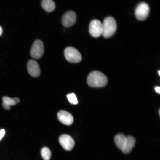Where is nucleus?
<instances>
[{
	"label": "nucleus",
	"mask_w": 160,
	"mask_h": 160,
	"mask_svg": "<svg viewBox=\"0 0 160 160\" xmlns=\"http://www.w3.org/2000/svg\"><path fill=\"white\" fill-rule=\"evenodd\" d=\"M41 154L44 160H49L51 156V152L47 147L43 148L41 150Z\"/></svg>",
	"instance_id": "obj_15"
},
{
	"label": "nucleus",
	"mask_w": 160,
	"mask_h": 160,
	"mask_svg": "<svg viewBox=\"0 0 160 160\" xmlns=\"http://www.w3.org/2000/svg\"><path fill=\"white\" fill-rule=\"evenodd\" d=\"M155 90L156 92L159 94L160 93V87L159 86H156L155 87Z\"/></svg>",
	"instance_id": "obj_18"
},
{
	"label": "nucleus",
	"mask_w": 160,
	"mask_h": 160,
	"mask_svg": "<svg viewBox=\"0 0 160 160\" xmlns=\"http://www.w3.org/2000/svg\"><path fill=\"white\" fill-rule=\"evenodd\" d=\"M64 55L66 60L71 63H78L82 59L81 55L75 48L68 47L64 51Z\"/></svg>",
	"instance_id": "obj_3"
},
{
	"label": "nucleus",
	"mask_w": 160,
	"mask_h": 160,
	"mask_svg": "<svg viewBox=\"0 0 160 160\" xmlns=\"http://www.w3.org/2000/svg\"><path fill=\"white\" fill-rule=\"evenodd\" d=\"M114 140L117 147L122 150L126 142V137L123 134L119 133L116 135Z\"/></svg>",
	"instance_id": "obj_13"
},
{
	"label": "nucleus",
	"mask_w": 160,
	"mask_h": 160,
	"mask_svg": "<svg viewBox=\"0 0 160 160\" xmlns=\"http://www.w3.org/2000/svg\"><path fill=\"white\" fill-rule=\"evenodd\" d=\"M89 32L91 35L93 37H99L102 34V23L97 19L92 20L89 24Z\"/></svg>",
	"instance_id": "obj_6"
},
{
	"label": "nucleus",
	"mask_w": 160,
	"mask_h": 160,
	"mask_svg": "<svg viewBox=\"0 0 160 160\" xmlns=\"http://www.w3.org/2000/svg\"><path fill=\"white\" fill-rule=\"evenodd\" d=\"M2 32V28L0 26V36L1 35Z\"/></svg>",
	"instance_id": "obj_19"
},
{
	"label": "nucleus",
	"mask_w": 160,
	"mask_h": 160,
	"mask_svg": "<svg viewBox=\"0 0 160 160\" xmlns=\"http://www.w3.org/2000/svg\"><path fill=\"white\" fill-rule=\"evenodd\" d=\"M135 142V140L132 136H128L127 137L125 144L122 150L123 153L125 154L129 153L134 146Z\"/></svg>",
	"instance_id": "obj_12"
},
{
	"label": "nucleus",
	"mask_w": 160,
	"mask_h": 160,
	"mask_svg": "<svg viewBox=\"0 0 160 160\" xmlns=\"http://www.w3.org/2000/svg\"><path fill=\"white\" fill-rule=\"evenodd\" d=\"M2 100V106L4 109L7 110H9L10 106L14 105L20 102L19 99L18 98H12L7 96L3 97Z\"/></svg>",
	"instance_id": "obj_11"
},
{
	"label": "nucleus",
	"mask_w": 160,
	"mask_h": 160,
	"mask_svg": "<svg viewBox=\"0 0 160 160\" xmlns=\"http://www.w3.org/2000/svg\"><path fill=\"white\" fill-rule=\"evenodd\" d=\"M76 16L73 11H69L65 13L62 19V23L65 27H69L73 25L75 22Z\"/></svg>",
	"instance_id": "obj_9"
},
{
	"label": "nucleus",
	"mask_w": 160,
	"mask_h": 160,
	"mask_svg": "<svg viewBox=\"0 0 160 160\" xmlns=\"http://www.w3.org/2000/svg\"><path fill=\"white\" fill-rule=\"evenodd\" d=\"M5 133V131L4 129L0 130V140L3 137Z\"/></svg>",
	"instance_id": "obj_17"
},
{
	"label": "nucleus",
	"mask_w": 160,
	"mask_h": 160,
	"mask_svg": "<svg viewBox=\"0 0 160 160\" xmlns=\"http://www.w3.org/2000/svg\"><path fill=\"white\" fill-rule=\"evenodd\" d=\"M57 117L60 122L67 125H71L73 121V118L72 115L64 110L59 111L57 114Z\"/></svg>",
	"instance_id": "obj_10"
},
{
	"label": "nucleus",
	"mask_w": 160,
	"mask_h": 160,
	"mask_svg": "<svg viewBox=\"0 0 160 160\" xmlns=\"http://www.w3.org/2000/svg\"><path fill=\"white\" fill-rule=\"evenodd\" d=\"M158 73H159V75H160V70H159L158 71Z\"/></svg>",
	"instance_id": "obj_20"
},
{
	"label": "nucleus",
	"mask_w": 160,
	"mask_h": 160,
	"mask_svg": "<svg viewBox=\"0 0 160 160\" xmlns=\"http://www.w3.org/2000/svg\"><path fill=\"white\" fill-rule=\"evenodd\" d=\"M160 110H159V115H160Z\"/></svg>",
	"instance_id": "obj_21"
},
{
	"label": "nucleus",
	"mask_w": 160,
	"mask_h": 160,
	"mask_svg": "<svg viewBox=\"0 0 160 160\" xmlns=\"http://www.w3.org/2000/svg\"><path fill=\"white\" fill-rule=\"evenodd\" d=\"M27 69L29 74L33 77H37L40 74L39 65L37 62L33 60L30 59L28 61Z\"/></svg>",
	"instance_id": "obj_8"
},
{
	"label": "nucleus",
	"mask_w": 160,
	"mask_h": 160,
	"mask_svg": "<svg viewBox=\"0 0 160 160\" xmlns=\"http://www.w3.org/2000/svg\"><path fill=\"white\" fill-rule=\"evenodd\" d=\"M41 5L44 9L48 12L53 11L55 7V4L52 0H43Z\"/></svg>",
	"instance_id": "obj_14"
},
{
	"label": "nucleus",
	"mask_w": 160,
	"mask_h": 160,
	"mask_svg": "<svg viewBox=\"0 0 160 160\" xmlns=\"http://www.w3.org/2000/svg\"><path fill=\"white\" fill-rule=\"evenodd\" d=\"M67 97L69 102L72 104H77L78 100L75 95L73 93L69 94L67 95Z\"/></svg>",
	"instance_id": "obj_16"
},
{
	"label": "nucleus",
	"mask_w": 160,
	"mask_h": 160,
	"mask_svg": "<svg viewBox=\"0 0 160 160\" xmlns=\"http://www.w3.org/2000/svg\"><path fill=\"white\" fill-rule=\"evenodd\" d=\"M102 35L105 38H109L113 35L115 32L117 24L115 20L112 17L105 18L102 23Z\"/></svg>",
	"instance_id": "obj_2"
},
{
	"label": "nucleus",
	"mask_w": 160,
	"mask_h": 160,
	"mask_svg": "<svg viewBox=\"0 0 160 160\" xmlns=\"http://www.w3.org/2000/svg\"><path fill=\"white\" fill-rule=\"evenodd\" d=\"M87 81L88 85L91 87L100 88L105 86L108 80L107 77L102 72L95 71L89 74Z\"/></svg>",
	"instance_id": "obj_1"
},
{
	"label": "nucleus",
	"mask_w": 160,
	"mask_h": 160,
	"mask_svg": "<svg viewBox=\"0 0 160 160\" xmlns=\"http://www.w3.org/2000/svg\"><path fill=\"white\" fill-rule=\"evenodd\" d=\"M43 43L40 40H36L33 42L30 51V55L35 59H39L42 56L44 52Z\"/></svg>",
	"instance_id": "obj_4"
},
{
	"label": "nucleus",
	"mask_w": 160,
	"mask_h": 160,
	"mask_svg": "<svg viewBox=\"0 0 160 160\" xmlns=\"http://www.w3.org/2000/svg\"><path fill=\"white\" fill-rule=\"evenodd\" d=\"M59 142L62 147L65 150L69 151L74 147L75 143L72 137L67 134H63L59 138Z\"/></svg>",
	"instance_id": "obj_7"
},
{
	"label": "nucleus",
	"mask_w": 160,
	"mask_h": 160,
	"mask_svg": "<svg viewBox=\"0 0 160 160\" xmlns=\"http://www.w3.org/2000/svg\"><path fill=\"white\" fill-rule=\"evenodd\" d=\"M149 10V7L148 5L145 3L141 2L137 6L135 9V17L139 20H144L148 17Z\"/></svg>",
	"instance_id": "obj_5"
}]
</instances>
